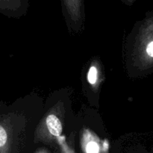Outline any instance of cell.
Masks as SVG:
<instances>
[{"label": "cell", "mask_w": 153, "mask_h": 153, "mask_svg": "<svg viewBox=\"0 0 153 153\" xmlns=\"http://www.w3.org/2000/svg\"><path fill=\"white\" fill-rule=\"evenodd\" d=\"M27 0H0V11L3 13H12L22 7Z\"/></svg>", "instance_id": "obj_1"}, {"label": "cell", "mask_w": 153, "mask_h": 153, "mask_svg": "<svg viewBox=\"0 0 153 153\" xmlns=\"http://www.w3.org/2000/svg\"><path fill=\"white\" fill-rule=\"evenodd\" d=\"M46 125L49 132L54 136H60L62 133V125L56 116L51 114L46 118Z\"/></svg>", "instance_id": "obj_2"}, {"label": "cell", "mask_w": 153, "mask_h": 153, "mask_svg": "<svg viewBox=\"0 0 153 153\" xmlns=\"http://www.w3.org/2000/svg\"><path fill=\"white\" fill-rule=\"evenodd\" d=\"M88 82L91 84L94 85L96 83L97 79V70L95 67H91V69L89 70L88 72Z\"/></svg>", "instance_id": "obj_4"}, {"label": "cell", "mask_w": 153, "mask_h": 153, "mask_svg": "<svg viewBox=\"0 0 153 153\" xmlns=\"http://www.w3.org/2000/svg\"><path fill=\"white\" fill-rule=\"evenodd\" d=\"M7 140V134L5 129L0 125V149L6 144Z\"/></svg>", "instance_id": "obj_5"}, {"label": "cell", "mask_w": 153, "mask_h": 153, "mask_svg": "<svg viewBox=\"0 0 153 153\" xmlns=\"http://www.w3.org/2000/svg\"><path fill=\"white\" fill-rule=\"evenodd\" d=\"M124 1H126V2H132L134 0H123Z\"/></svg>", "instance_id": "obj_8"}, {"label": "cell", "mask_w": 153, "mask_h": 153, "mask_svg": "<svg viewBox=\"0 0 153 153\" xmlns=\"http://www.w3.org/2000/svg\"><path fill=\"white\" fill-rule=\"evenodd\" d=\"M66 9L70 13H79L82 6L83 0H61Z\"/></svg>", "instance_id": "obj_3"}, {"label": "cell", "mask_w": 153, "mask_h": 153, "mask_svg": "<svg viewBox=\"0 0 153 153\" xmlns=\"http://www.w3.org/2000/svg\"><path fill=\"white\" fill-rule=\"evenodd\" d=\"M146 52H147V54L149 56L153 58V41L149 43L147 48H146Z\"/></svg>", "instance_id": "obj_7"}, {"label": "cell", "mask_w": 153, "mask_h": 153, "mask_svg": "<svg viewBox=\"0 0 153 153\" xmlns=\"http://www.w3.org/2000/svg\"><path fill=\"white\" fill-rule=\"evenodd\" d=\"M100 147L96 142H90L86 147L87 153H99Z\"/></svg>", "instance_id": "obj_6"}]
</instances>
